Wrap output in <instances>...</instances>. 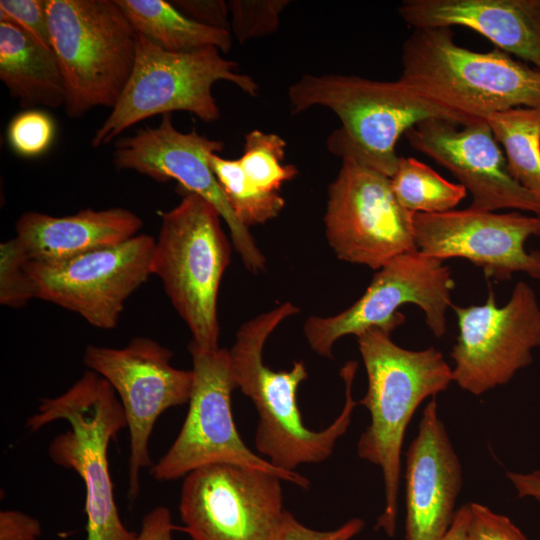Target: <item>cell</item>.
Segmentation results:
<instances>
[{
	"mask_svg": "<svg viewBox=\"0 0 540 540\" xmlns=\"http://www.w3.org/2000/svg\"><path fill=\"white\" fill-rule=\"evenodd\" d=\"M299 311L291 302H285L250 319L239 327L228 350L236 388L250 398L258 413L256 450L273 466L287 472L328 459L338 439L347 432L358 405L352 396L358 364L348 361L340 370L345 383L341 413L325 429L311 430L304 424L297 404L298 387L308 377L304 362L295 361L287 371H273L264 364L263 348L268 337Z\"/></svg>",
	"mask_w": 540,
	"mask_h": 540,
	"instance_id": "cell-1",
	"label": "cell"
},
{
	"mask_svg": "<svg viewBox=\"0 0 540 540\" xmlns=\"http://www.w3.org/2000/svg\"><path fill=\"white\" fill-rule=\"evenodd\" d=\"M356 338L368 379L358 405L370 414V424L357 442V454L381 469L385 506L375 529L393 537L405 431L419 405L453 382L452 367L435 347L402 348L379 327L366 329Z\"/></svg>",
	"mask_w": 540,
	"mask_h": 540,
	"instance_id": "cell-2",
	"label": "cell"
},
{
	"mask_svg": "<svg viewBox=\"0 0 540 540\" xmlns=\"http://www.w3.org/2000/svg\"><path fill=\"white\" fill-rule=\"evenodd\" d=\"M293 113L314 106L332 110L341 127L327 144L337 156H353L392 177L399 157L395 146L402 134L428 119L458 125L474 121L465 113L439 103L398 79L376 81L355 75H303L289 87Z\"/></svg>",
	"mask_w": 540,
	"mask_h": 540,
	"instance_id": "cell-3",
	"label": "cell"
},
{
	"mask_svg": "<svg viewBox=\"0 0 540 540\" xmlns=\"http://www.w3.org/2000/svg\"><path fill=\"white\" fill-rule=\"evenodd\" d=\"M57 420L67 421L70 429L52 439L48 455L84 483L86 540H135L137 533L129 531L119 516L109 471L110 442L127 427L115 390L97 373L86 371L61 395L41 398L26 427L37 432Z\"/></svg>",
	"mask_w": 540,
	"mask_h": 540,
	"instance_id": "cell-4",
	"label": "cell"
},
{
	"mask_svg": "<svg viewBox=\"0 0 540 540\" xmlns=\"http://www.w3.org/2000/svg\"><path fill=\"white\" fill-rule=\"evenodd\" d=\"M400 80L475 118L517 107L540 108V69L495 48L457 45L451 28H415L402 46Z\"/></svg>",
	"mask_w": 540,
	"mask_h": 540,
	"instance_id": "cell-5",
	"label": "cell"
},
{
	"mask_svg": "<svg viewBox=\"0 0 540 540\" xmlns=\"http://www.w3.org/2000/svg\"><path fill=\"white\" fill-rule=\"evenodd\" d=\"M152 275L192 334L196 346L219 348L217 296L230 264L231 247L221 216L205 199L187 192L174 208L160 212Z\"/></svg>",
	"mask_w": 540,
	"mask_h": 540,
	"instance_id": "cell-6",
	"label": "cell"
},
{
	"mask_svg": "<svg viewBox=\"0 0 540 540\" xmlns=\"http://www.w3.org/2000/svg\"><path fill=\"white\" fill-rule=\"evenodd\" d=\"M50 42L66 88L65 113L112 109L132 73L137 32L116 0H47Z\"/></svg>",
	"mask_w": 540,
	"mask_h": 540,
	"instance_id": "cell-7",
	"label": "cell"
},
{
	"mask_svg": "<svg viewBox=\"0 0 540 540\" xmlns=\"http://www.w3.org/2000/svg\"><path fill=\"white\" fill-rule=\"evenodd\" d=\"M220 52L215 47L169 52L137 33L132 73L91 145H107L138 122L174 111L192 113L205 122L217 120L220 110L212 93L217 81H229L255 96V80L239 73L238 64Z\"/></svg>",
	"mask_w": 540,
	"mask_h": 540,
	"instance_id": "cell-8",
	"label": "cell"
},
{
	"mask_svg": "<svg viewBox=\"0 0 540 540\" xmlns=\"http://www.w3.org/2000/svg\"><path fill=\"white\" fill-rule=\"evenodd\" d=\"M193 362V388L183 425L167 452L151 467L157 481H173L219 463L246 466L279 476L303 489L310 480L273 466L243 442L236 428L231 394L236 388L229 351L205 350L189 344Z\"/></svg>",
	"mask_w": 540,
	"mask_h": 540,
	"instance_id": "cell-9",
	"label": "cell"
},
{
	"mask_svg": "<svg viewBox=\"0 0 540 540\" xmlns=\"http://www.w3.org/2000/svg\"><path fill=\"white\" fill-rule=\"evenodd\" d=\"M455 288L449 266L418 250L400 254L377 270L364 294L349 308L329 317L310 316L303 331L311 349L332 359L338 339L357 336L379 327L389 333L404 323L398 311L404 304L417 305L425 314L429 330L437 338L447 330L446 312L452 307Z\"/></svg>",
	"mask_w": 540,
	"mask_h": 540,
	"instance_id": "cell-10",
	"label": "cell"
},
{
	"mask_svg": "<svg viewBox=\"0 0 540 540\" xmlns=\"http://www.w3.org/2000/svg\"><path fill=\"white\" fill-rule=\"evenodd\" d=\"M413 215L397 200L390 177L356 157H342L324 215L326 239L340 260L378 270L417 250Z\"/></svg>",
	"mask_w": 540,
	"mask_h": 540,
	"instance_id": "cell-11",
	"label": "cell"
},
{
	"mask_svg": "<svg viewBox=\"0 0 540 540\" xmlns=\"http://www.w3.org/2000/svg\"><path fill=\"white\" fill-rule=\"evenodd\" d=\"M173 353L148 337H136L123 348L89 345L84 364L115 390L124 409L130 436L128 497L140 490V473L153 463L149 441L160 415L189 402L193 371L171 365Z\"/></svg>",
	"mask_w": 540,
	"mask_h": 540,
	"instance_id": "cell-12",
	"label": "cell"
},
{
	"mask_svg": "<svg viewBox=\"0 0 540 540\" xmlns=\"http://www.w3.org/2000/svg\"><path fill=\"white\" fill-rule=\"evenodd\" d=\"M452 308L459 329L450 353L452 375L462 390L482 395L532 363L540 346V305L526 282L515 284L502 307L490 287L483 304Z\"/></svg>",
	"mask_w": 540,
	"mask_h": 540,
	"instance_id": "cell-13",
	"label": "cell"
},
{
	"mask_svg": "<svg viewBox=\"0 0 540 540\" xmlns=\"http://www.w3.org/2000/svg\"><path fill=\"white\" fill-rule=\"evenodd\" d=\"M282 479L229 463L184 477L179 514L191 540H276L286 510Z\"/></svg>",
	"mask_w": 540,
	"mask_h": 540,
	"instance_id": "cell-14",
	"label": "cell"
},
{
	"mask_svg": "<svg viewBox=\"0 0 540 540\" xmlns=\"http://www.w3.org/2000/svg\"><path fill=\"white\" fill-rule=\"evenodd\" d=\"M155 239L120 244L58 262L29 261L36 298L75 312L100 329L117 326L126 300L152 275Z\"/></svg>",
	"mask_w": 540,
	"mask_h": 540,
	"instance_id": "cell-15",
	"label": "cell"
},
{
	"mask_svg": "<svg viewBox=\"0 0 540 540\" xmlns=\"http://www.w3.org/2000/svg\"><path fill=\"white\" fill-rule=\"evenodd\" d=\"M222 149L221 141L177 130L172 115L164 114L157 127L139 129L115 142L113 162L118 169L133 170L158 182L175 180L186 192L209 202L228 226L246 269L257 273L264 269L265 257L235 215L209 163V155Z\"/></svg>",
	"mask_w": 540,
	"mask_h": 540,
	"instance_id": "cell-16",
	"label": "cell"
},
{
	"mask_svg": "<svg viewBox=\"0 0 540 540\" xmlns=\"http://www.w3.org/2000/svg\"><path fill=\"white\" fill-rule=\"evenodd\" d=\"M416 249L439 260L464 258L495 280L525 273L540 280V251L525 249L540 237V217L520 212L495 213L471 208L414 213Z\"/></svg>",
	"mask_w": 540,
	"mask_h": 540,
	"instance_id": "cell-17",
	"label": "cell"
},
{
	"mask_svg": "<svg viewBox=\"0 0 540 540\" xmlns=\"http://www.w3.org/2000/svg\"><path fill=\"white\" fill-rule=\"evenodd\" d=\"M434 118L406 133L412 148L445 167L471 193L469 208L494 212L516 209L540 217V198L511 175L507 160L484 118L457 128Z\"/></svg>",
	"mask_w": 540,
	"mask_h": 540,
	"instance_id": "cell-18",
	"label": "cell"
},
{
	"mask_svg": "<svg viewBox=\"0 0 540 540\" xmlns=\"http://www.w3.org/2000/svg\"><path fill=\"white\" fill-rule=\"evenodd\" d=\"M462 474L433 397L406 453L405 540H443L455 518Z\"/></svg>",
	"mask_w": 540,
	"mask_h": 540,
	"instance_id": "cell-19",
	"label": "cell"
},
{
	"mask_svg": "<svg viewBox=\"0 0 540 540\" xmlns=\"http://www.w3.org/2000/svg\"><path fill=\"white\" fill-rule=\"evenodd\" d=\"M398 13L414 29L467 27L540 69V0H405Z\"/></svg>",
	"mask_w": 540,
	"mask_h": 540,
	"instance_id": "cell-20",
	"label": "cell"
},
{
	"mask_svg": "<svg viewBox=\"0 0 540 540\" xmlns=\"http://www.w3.org/2000/svg\"><path fill=\"white\" fill-rule=\"evenodd\" d=\"M142 220L124 208L85 209L56 217L26 212L16 222V240L28 259L58 262L120 244L138 235Z\"/></svg>",
	"mask_w": 540,
	"mask_h": 540,
	"instance_id": "cell-21",
	"label": "cell"
},
{
	"mask_svg": "<svg viewBox=\"0 0 540 540\" xmlns=\"http://www.w3.org/2000/svg\"><path fill=\"white\" fill-rule=\"evenodd\" d=\"M0 79L25 109L65 106V82L52 48L5 20H0Z\"/></svg>",
	"mask_w": 540,
	"mask_h": 540,
	"instance_id": "cell-22",
	"label": "cell"
},
{
	"mask_svg": "<svg viewBox=\"0 0 540 540\" xmlns=\"http://www.w3.org/2000/svg\"><path fill=\"white\" fill-rule=\"evenodd\" d=\"M135 31L169 52H189L215 47L228 52L229 30L201 24L164 0H116Z\"/></svg>",
	"mask_w": 540,
	"mask_h": 540,
	"instance_id": "cell-23",
	"label": "cell"
},
{
	"mask_svg": "<svg viewBox=\"0 0 540 540\" xmlns=\"http://www.w3.org/2000/svg\"><path fill=\"white\" fill-rule=\"evenodd\" d=\"M484 119L505 150L511 175L540 198V108L496 111Z\"/></svg>",
	"mask_w": 540,
	"mask_h": 540,
	"instance_id": "cell-24",
	"label": "cell"
},
{
	"mask_svg": "<svg viewBox=\"0 0 540 540\" xmlns=\"http://www.w3.org/2000/svg\"><path fill=\"white\" fill-rule=\"evenodd\" d=\"M390 181L399 203L412 213L453 210L467 194L464 186L446 180L434 169L412 157H399Z\"/></svg>",
	"mask_w": 540,
	"mask_h": 540,
	"instance_id": "cell-25",
	"label": "cell"
},
{
	"mask_svg": "<svg viewBox=\"0 0 540 540\" xmlns=\"http://www.w3.org/2000/svg\"><path fill=\"white\" fill-rule=\"evenodd\" d=\"M209 163L235 215L247 228L274 219L284 208L285 200L278 192L260 191L248 181L238 159L213 152Z\"/></svg>",
	"mask_w": 540,
	"mask_h": 540,
	"instance_id": "cell-26",
	"label": "cell"
},
{
	"mask_svg": "<svg viewBox=\"0 0 540 540\" xmlns=\"http://www.w3.org/2000/svg\"><path fill=\"white\" fill-rule=\"evenodd\" d=\"M285 148V140L275 133L254 129L245 135L238 160L248 181L260 191L275 193L298 174L294 165L282 164Z\"/></svg>",
	"mask_w": 540,
	"mask_h": 540,
	"instance_id": "cell-27",
	"label": "cell"
},
{
	"mask_svg": "<svg viewBox=\"0 0 540 540\" xmlns=\"http://www.w3.org/2000/svg\"><path fill=\"white\" fill-rule=\"evenodd\" d=\"M230 27L240 43L277 31L287 0H231Z\"/></svg>",
	"mask_w": 540,
	"mask_h": 540,
	"instance_id": "cell-28",
	"label": "cell"
},
{
	"mask_svg": "<svg viewBox=\"0 0 540 540\" xmlns=\"http://www.w3.org/2000/svg\"><path fill=\"white\" fill-rule=\"evenodd\" d=\"M29 259L13 238L0 246V303L20 308L36 298L35 286L28 271Z\"/></svg>",
	"mask_w": 540,
	"mask_h": 540,
	"instance_id": "cell-29",
	"label": "cell"
},
{
	"mask_svg": "<svg viewBox=\"0 0 540 540\" xmlns=\"http://www.w3.org/2000/svg\"><path fill=\"white\" fill-rule=\"evenodd\" d=\"M7 137L11 148L23 157L45 153L55 137V123L39 109H25L10 121Z\"/></svg>",
	"mask_w": 540,
	"mask_h": 540,
	"instance_id": "cell-30",
	"label": "cell"
},
{
	"mask_svg": "<svg viewBox=\"0 0 540 540\" xmlns=\"http://www.w3.org/2000/svg\"><path fill=\"white\" fill-rule=\"evenodd\" d=\"M0 20L11 22L52 48L47 14V0H1Z\"/></svg>",
	"mask_w": 540,
	"mask_h": 540,
	"instance_id": "cell-31",
	"label": "cell"
},
{
	"mask_svg": "<svg viewBox=\"0 0 540 540\" xmlns=\"http://www.w3.org/2000/svg\"><path fill=\"white\" fill-rule=\"evenodd\" d=\"M468 506L466 540H528L507 516L480 503L469 502Z\"/></svg>",
	"mask_w": 540,
	"mask_h": 540,
	"instance_id": "cell-32",
	"label": "cell"
},
{
	"mask_svg": "<svg viewBox=\"0 0 540 540\" xmlns=\"http://www.w3.org/2000/svg\"><path fill=\"white\" fill-rule=\"evenodd\" d=\"M364 525V520L356 517L334 530L317 531L303 525L286 511L276 540H351Z\"/></svg>",
	"mask_w": 540,
	"mask_h": 540,
	"instance_id": "cell-33",
	"label": "cell"
},
{
	"mask_svg": "<svg viewBox=\"0 0 540 540\" xmlns=\"http://www.w3.org/2000/svg\"><path fill=\"white\" fill-rule=\"evenodd\" d=\"M171 3L189 18L211 27L230 30L229 3L222 0H174Z\"/></svg>",
	"mask_w": 540,
	"mask_h": 540,
	"instance_id": "cell-34",
	"label": "cell"
},
{
	"mask_svg": "<svg viewBox=\"0 0 540 540\" xmlns=\"http://www.w3.org/2000/svg\"><path fill=\"white\" fill-rule=\"evenodd\" d=\"M40 535L38 519L17 510L0 512V540H37Z\"/></svg>",
	"mask_w": 540,
	"mask_h": 540,
	"instance_id": "cell-35",
	"label": "cell"
},
{
	"mask_svg": "<svg viewBox=\"0 0 540 540\" xmlns=\"http://www.w3.org/2000/svg\"><path fill=\"white\" fill-rule=\"evenodd\" d=\"M175 529L179 528L173 524L169 509L157 506L142 518L135 540H173L172 532Z\"/></svg>",
	"mask_w": 540,
	"mask_h": 540,
	"instance_id": "cell-36",
	"label": "cell"
},
{
	"mask_svg": "<svg viewBox=\"0 0 540 540\" xmlns=\"http://www.w3.org/2000/svg\"><path fill=\"white\" fill-rule=\"evenodd\" d=\"M520 498H532L540 502V469L531 472L506 473Z\"/></svg>",
	"mask_w": 540,
	"mask_h": 540,
	"instance_id": "cell-37",
	"label": "cell"
},
{
	"mask_svg": "<svg viewBox=\"0 0 540 540\" xmlns=\"http://www.w3.org/2000/svg\"><path fill=\"white\" fill-rule=\"evenodd\" d=\"M469 521L468 503L457 509L454 521L443 540H466Z\"/></svg>",
	"mask_w": 540,
	"mask_h": 540,
	"instance_id": "cell-38",
	"label": "cell"
}]
</instances>
